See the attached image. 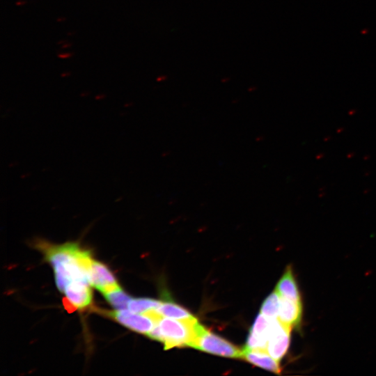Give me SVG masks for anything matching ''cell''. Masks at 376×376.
<instances>
[{
	"label": "cell",
	"instance_id": "8992f818",
	"mask_svg": "<svg viewBox=\"0 0 376 376\" xmlns=\"http://www.w3.org/2000/svg\"><path fill=\"white\" fill-rule=\"evenodd\" d=\"M272 320L261 313L258 315L250 330L245 348L267 351Z\"/></svg>",
	"mask_w": 376,
	"mask_h": 376
},
{
	"label": "cell",
	"instance_id": "ba28073f",
	"mask_svg": "<svg viewBox=\"0 0 376 376\" xmlns=\"http://www.w3.org/2000/svg\"><path fill=\"white\" fill-rule=\"evenodd\" d=\"M302 316L301 301L281 297L278 319L291 328H299Z\"/></svg>",
	"mask_w": 376,
	"mask_h": 376
},
{
	"label": "cell",
	"instance_id": "277c9868",
	"mask_svg": "<svg viewBox=\"0 0 376 376\" xmlns=\"http://www.w3.org/2000/svg\"><path fill=\"white\" fill-rule=\"evenodd\" d=\"M103 314L133 331L146 335L155 325L153 320L147 315H138L130 310L104 311Z\"/></svg>",
	"mask_w": 376,
	"mask_h": 376
},
{
	"label": "cell",
	"instance_id": "5bb4252c",
	"mask_svg": "<svg viewBox=\"0 0 376 376\" xmlns=\"http://www.w3.org/2000/svg\"><path fill=\"white\" fill-rule=\"evenodd\" d=\"M161 304V301L151 298H132L128 304V308L132 312L143 313L150 309H157Z\"/></svg>",
	"mask_w": 376,
	"mask_h": 376
},
{
	"label": "cell",
	"instance_id": "e0dca14e",
	"mask_svg": "<svg viewBox=\"0 0 376 376\" xmlns=\"http://www.w3.org/2000/svg\"><path fill=\"white\" fill-rule=\"evenodd\" d=\"M65 20V18H58L57 19V21L61 22Z\"/></svg>",
	"mask_w": 376,
	"mask_h": 376
},
{
	"label": "cell",
	"instance_id": "ac0fdd59",
	"mask_svg": "<svg viewBox=\"0 0 376 376\" xmlns=\"http://www.w3.org/2000/svg\"><path fill=\"white\" fill-rule=\"evenodd\" d=\"M24 1H19L17 3V5L24 4Z\"/></svg>",
	"mask_w": 376,
	"mask_h": 376
},
{
	"label": "cell",
	"instance_id": "9c48e42d",
	"mask_svg": "<svg viewBox=\"0 0 376 376\" xmlns=\"http://www.w3.org/2000/svg\"><path fill=\"white\" fill-rule=\"evenodd\" d=\"M242 358L267 370L277 374H279L281 371L279 361L270 356L267 351L250 350L244 347Z\"/></svg>",
	"mask_w": 376,
	"mask_h": 376
},
{
	"label": "cell",
	"instance_id": "7c38bea8",
	"mask_svg": "<svg viewBox=\"0 0 376 376\" xmlns=\"http://www.w3.org/2000/svg\"><path fill=\"white\" fill-rule=\"evenodd\" d=\"M280 300V295L274 290L263 302L260 313L269 319L278 318Z\"/></svg>",
	"mask_w": 376,
	"mask_h": 376
},
{
	"label": "cell",
	"instance_id": "7a4b0ae2",
	"mask_svg": "<svg viewBox=\"0 0 376 376\" xmlns=\"http://www.w3.org/2000/svg\"><path fill=\"white\" fill-rule=\"evenodd\" d=\"M192 347L230 358H242V350L224 338L211 333L205 327L200 334Z\"/></svg>",
	"mask_w": 376,
	"mask_h": 376
},
{
	"label": "cell",
	"instance_id": "5b68a950",
	"mask_svg": "<svg viewBox=\"0 0 376 376\" xmlns=\"http://www.w3.org/2000/svg\"><path fill=\"white\" fill-rule=\"evenodd\" d=\"M90 283L102 294L120 288L109 268L95 260H93L90 269Z\"/></svg>",
	"mask_w": 376,
	"mask_h": 376
},
{
	"label": "cell",
	"instance_id": "9a60e30c",
	"mask_svg": "<svg viewBox=\"0 0 376 376\" xmlns=\"http://www.w3.org/2000/svg\"><path fill=\"white\" fill-rule=\"evenodd\" d=\"M71 56H72V53H70V52H65V53H60L58 54V56L61 58H69Z\"/></svg>",
	"mask_w": 376,
	"mask_h": 376
},
{
	"label": "cell",
	"instance_id": "2e32d148",
	"mask_svg": "<svg viewBox=\"0 0 376 376\" xmlns=\"http://www.w3.org/2000/svg\"><path fill=\"white\" fill-rule=\"evenodd\" d=\"M72 45V44H65V45L63 46V48H66V47H70Z\"/></svg>",
	"mask_w": 376,
	"mask_h": 376
},
{
	"label": "cell",
	"instance_id": "3957f363",
	"mask_svg": "<svg viewBox=\"0 0 376 376\" xmlns=\"http://www.w3.org/2000/svg\"><path fill=\"white\" fill-rule=\"evenodd\" d=\"M292 328L278 318L272 320V327L267 342V352L276 360L281 361L287 353Z\"/></svg>",
	"mask_w": 376,
	"mask_h": 376
},
{
	"label": "cell",
	"instance_id": "6da1fadb",
	"mask_svg": "<svg viewBox=\"0 0 376 376\" xmlns=\"http://www.w3.org/2000/svg\"><path fill=\"white\" fill-rule=\"evenodd\" d=\"M158 325L163 336L164 350L175 347H192L205 327L195 317L180 320L162 318Z\"/></svg>",
	"mask_w": 376,
	"mask_h": 376
},
{
	"label": "cell",
	"instance_id": "52a82bcc",
	"mask_svg": "<svg viewBox=\"0 0 376 376\" xmlns=\"http://www.w3.org/2000/svg\"><path fill=\"white\" fill-rule=\"evenodd\" d=\"M90 283L83 281H72L65 287L63 293L67 299L79 309L88 306L92 301V291Z\"/></svg>",
	"mask_w": 376,
	"mask_h": 376
},
{
	"label": "cell",
	"instance_id": "30bf717a",
	"mask_svg": "<svg viewBox=\"0 0 376 376\" xmlns=\"http://www.w3.org/2000/svg\"><path fill=\"white\" fill-rule=\"evenodd\" d=\"M275 290L281 297L296 301H301L300 292L291 266L289 265L285 269L276 286Z\"/></svg>",
	"mask_w": 376,
	"mask_h": 376
},
{
	"label": "cell",
	"instance_id": "4fadbf2b",
	"mask_svg": "<svg viewBox=\"0 0 376 376\" xmlns=\"http://www.w3.org/2000/svg\"><path fill=\"white\" fill-rule=\"evenodd\" d=\"M105 299L117 310L125 309L132 297L121 288L103 294Z\"/></svg>",
	"mask_w": 376,
	"mask_h": 376
},
{
	"label": "cell",
	"instance_id": "8fae6325",
	"mask_svg": "<svg viewBox=\"0 0 376 376\" xmlns=\"http://www.w3.org/2000/svg\"><path fill=\"white\" fill-rule=\"evenodd\" d=\"M157 311L162 315L170 318L179 320H187L192 318L194 316L187 310L178 304L171 301H164L160 304Z\"/></svg>",
	"mask_w": 376,
	"mask_h": 376
}]
</instances>
